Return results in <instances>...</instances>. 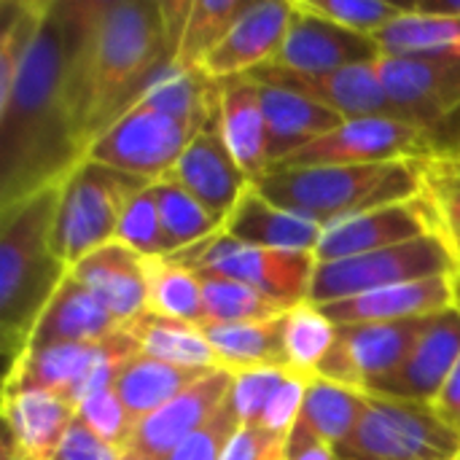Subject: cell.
<instances>
[{
	"label": "cell",
	"instance_id": "cell-50",
	"mask_svg": "<svg viewBox=\"0 0 460 460\" xmlns=\"http://www.w3.org/2000/svg\"><path fill=\"white\" fill-rule=\"evenodd\" d=\"M159 5H162V22H164V40H167V49L175 62L189 16L194 11V0H159Z\"/></svg>",
	"mask_w": 460,
	"mask_h": 460
},
{
	"label": "cell",
	"instance_id": "cell-6",
	"mask_svg": "<svg viewBox=\"0 0 460 460\" xmlns=\"http://www.w3.org/2000/svg\"><path fill=\"white\" fill-rule=\"evenodd\" d=\"M458 272L460 261L456 251L439 232H434L375 253L337 259V261H318L310 288V302L323 307L369 291L429 280V278H450Z\"/></svg>",
	"mask_w": 460,
	"mask_h": 460
},
{
	"label": "cell",
	"instance_id": "cell-11",
	"mask_svg": "<svg viewBox=\"0 0 460 460\" xmlns=\"http://www.w3.org/2000/svg\"><path fill=\"white\" fill-rule=\"evenodd\" d=\"M377 73L402 121L426 132L460 111V59L380 57Z\"/></svg>",
	"mask_w": 460,
	"mask_h": 460
},
{
	"label": "cell",
	"instance_id": "cell-45",
	"mask_svg": "<svg viewBox=\"0 0 460 460\" xmlns=\"http://www.w3.org/2000/svg\"><path fill=\"white\" fill-rule=\"evenodd\" d=\"M307 383L310 377H302V375H288L286 383L278 388V394L272 396V402L267 404L259 426H264L267 431L288 439V434L294 431L296 420H299V412H302V404H305V394H307Z\"/></svg>",
	"mask_w": 460,
	"mask_h": 460
},
{
	"label": "cell",
	"instance_id": "cell-41",
	"mask_svg": "<svg viewBox=\"0 0 460 460\" xmlns=\"http://www.w3.org/2000/svg\"><path fill=\"white\" fill-rule=\"evenodd\" d=\"M116 243L137 251L146 259H164L167 256V240H164V229H162L159 205L154 197V183L148 189H143L129 202V208L119 224Z\"/></svg>",
	"mask_w": 460,
	"mask_h": 460
},
{
	"label": "cell",
	"instance_id": "cell-52",
	"mask_svg": "<svg viewBox=\"0 0 460 460\" xmlns=\"http://www.w3.org/2000/svg\"><path fill=\"white\" fill-rule=\"evenodd\" d=\"M412 8L420 11V13L460 16V0H423V3H412Z\"/></svg>",
	"mask_w": 460,
	"mask_h": 460
},
{
	"label": "cell",
	"instance_id": "cell-4",
	"mask_svg": "<svg viewBox=\"0 0 460 460\" xmlns=\"http://www.w3.org/2000/svg\"><path fill=\"white\" fill-rule=\"evenodd\" d=\"M429 164L420 159L356 167H272L253 186L278 208L318 226H332L377 208L426 194Z\"/></svg>",
	"mask_w": 460,
	"mask_h": 460
},
{
	"label": "cell",
	"instance_id": "cell-46",
	"mask_svg": "<svg viewBox=\"0 0 460 460\" xmlns=\"http://www.w3.org/2000/svg\"><path fill=\"white\" fill-rule=\"evenodd\" d=\"M426 199L434 210L439 234L450 243V248L456 251L460 261V186L429 175Z\"/></svg>",
	"mask_w": 460,
	"mask_h": 460
},
{
	"label": "cell",
	"instance_id": "cell-9",
	"mask_svg": "<svg viewBox=\"0 0 460 460\" xmlns=\"http://www.w3.org/2000/svg\"><path fill=\"white\" fill-rule=\"evenodd\" d=\"M197 132L148 105H135L86 151V159L156 183L167 178Z\"/></svg>",
	"mask_w": 460,
	"mask_h": 460
},
{
	"label": "cell",
	"instance_id": "cell-5",
	"mask_svg": "<svg viewBox=\"0 0 460 460\" xmlns=\"http://www.w3.org/2000/svg\"><path fill=\"white\" fill-rule=\"evenodd\" d=\"M151 183L94 159H81L62 181L51 245L73 270L81 259L116 240L129 202Z\"/></svg>",
	"mask_w": 460,
	"mask_h": 460
},
{
	"label": "cell",
	"instance_id": "cell-18",
	"mask_svg": "<svg viewBox=\"0 0 460 460\" xmlns=\"http://www.w3.org/2000/svg\"><path fill=\"white\" fill-rule=\"evenodd\" d=\"M164 181L181 186L186 194H191L199 205H205L213 216L224 221L240 202V197L251 189V178L229 154L218 121L191 137V143L186 146V151Z\"/></svg>",
	"mask_w": 460,
	"mask_h": 460
},
{
	"label": "cell",
	"instance_id": "cell-23",
	"mask_svg": "<svg viewBox=\"0 0 460 460\" xmlns=\"http://www.w3.org/2000/svg\"><path fill=\"white\" fill-rule=\"evenodd\" d=\"M119 329V321L94 299V294L73 275H67V280L43 310L27 350L51 345H97Z\"/></svg>",
	"mask_w": 460,
	"mask_h": 460
},
{
	"label": "cell",
	"instance_id": "cell-33",
	"mask_svg": "<svg viewBox=\"0 0 460 460\" xmlns=\"http://www.w3.org/2000/svg\"><path fill=\"white\" fill-rule=\"evenodd\" d=\"M364 410H367L364 391L345 388V385H337L323 377H313L307 383L299 423L307 426L326 445L337 447L340 442H345L353 434Z\"/></svg>",
	"mask_w": 460,
	"mask_h": 460
},
{
	"label": "cell",
	"instance_id": "cell-42",
	"mask_svg": "<svg viewBox=\"0 0 460 460\" xmlns=\"http://www.w3.org/2000/svg\"><path fill=\"white\" fill-rule=\"evenodd\" d=\"M75 415L108 445L119 447L127 453V445L135 434V418L129 415V410L124 407L121 396L116 394V388L111 391H100L89 399H84L75 407Z\"/></svg>",
	"mask_w": 460,
	"mask_h": 460
},
{
	"label": "cell",
	"instance_id": "cell-38",
	"mask_svg": "<svg viewBox=\"0 0 460 460\" xmlns=\"http://www.w3.org/2000/svg\"><path fill=\"white\" fill-rule=\"evenodd\" d=\"M253 0H194L175 65L183 70H199L210 51L229 35L237 19L251 8Z\"/></svg>",
	"mask_w": 460,
	"mask_h": 460
},
{
	"label": "cell",
	"instance_id": "cell-58",
	"mask_svg": "<svg viewBox=\"0 0 460 460\" xmlns=\"http://www.w3.org/2000/svg\"><path fill=\"white\" fill-rule=\"evenodd\" d=\"M458 460H460V456H458Z\"/></svg>",
	"mask_w": 460,
	"mask_h": 460
},
{
	"label": "cell",
	"instance_id": "cell-21",
	"mask_svg": "<svg viewBox=\"0 0 460 460\" xmlns=\"http://www.w3.org/2000/svg\"><path fill=\"white\" fill-rule=\"evenodd\" d=\"M221 232L229 240L248 245V248L315 253L323 226L278 208L251 183V189L240 197V202L226 216Z\"/></svg>",
	"mask_w": 460,
	"mask_h": 460
},
{
	"label": "cell",
	"instance_id": "cell-13",
	"mask_svg": "<svg viewBox=\"0 0 460 460\" xmlns=\"http://www.w3.org/2000/svg\"><path fill=\"white\" fill-rule=\"evenodd\" d=\"M234 375L226 369H213L197 383H191L172 402L151 412L135 426L127 445L129 456L143 460H164L183 439L199 431L229 399Z\"/></svg>",
	"mask_w": 460,
	"mask_h": 460
},
{
	"label": "cell",
	"instance_id": "cell-25",
	"mask_svg": "<svg viewBox=\"0 0 460 460\" xmlns=\"http://www.w3.org/2000/svg\"><path fill=\"white\" fill-rule=\"evenodd\" d=\"M259 86L267 129H270V159L272 167L280 164L294 151L315 143L318 137L334 132L345 119L323 105H315L294 92L275 89V86Z\"/></svg>",
	"mask_w": 460,
	"mask_h": 460
},
{
	"label": "cell",
	"instance_id": "cell-36",
	"mask_svg": "<svg viewBox=\"0 0 460 460\" xmlns=\"http://www.w3.org/2000/svg\"><path fill=\"white\" fill-rule=\"evenodd\" d=\"M337 340V326L313 302L291 307L283 318V348L286 361L294 375L315 377L321 361L329 356Z\"/></svg>",
	"mask_w": 460,
	"mask_h": 460
},
{
	"label": "cell",
	"instance_id": "cell-37",
	"mask_svg": "<svg viewBox=\"0 0 460 460\" xmlns=\"http://www.w3.org/2000/svg\"><path fill=\"white\" fill-rule=\"evenodd\" d=\"M202 299H205L202 326L261 323L288 313L286 305L229 278H202Z\"/></svg>",
	"mask_w": 460,
	"mask_h": 460
},
{
	"label": "cell",
	"instance_id": "cell-26",
	"mask_svg": "<svg viewBox=\"0 0 460 460\" xmlns=\"http://www.w3.org/2000/svg\"><path fill=\"white\" fill-rule=\"evenodd\" d=\"M434 318V315H431ZM431 318L399 321V323H358V326H337V340L345 345L350 361L356 364L364 391L367 385L388 377L402 361L412 353Z\"/></svg>",
	"mask_w": 460,
	"mask_h": 460
},
{
	"label": "cell",
	"instance_id": "cell-28",
	"mask_svg": "<svg viewBox=\"0 0 460 460\" xmlns=\"http://www.w3.org/2000/svg\"><path fill=\"white\" fill-rule=\"evenodd\" d=\"M97 345H51L40 350H27L13 369L5 372L3 391H49L65 396L75 404L78 388L84 385L94 358Z\"/></svg>",
	"mask_w": 460,
	"mask_h": 460
},
{
	"label": "cell",
	"instance_id": "cell-44",
	"mask_svg": "<svg viewBox=\"0 0 460 460\" xmlns=\"http://www.w3.org/2000/svg\"><path fill=\"white\" fill-rule=\"evenodd\" d=\"M291 372L288 369H251L234 375L232 391H229V404L240 415L243 423H259L267 404L278 394V388L286 383Z\"/></svg>",
	"mask_w": 460,
	"mask_h": 460
},
{
	"label": "cell",
	"instance_id": "cell-35",
	"mask_svg": "<svg viewBox=\"0 0 460 460\" xmlns=\"http://www.w3.org/2000/svg\"><path fill=\"white\" fill-rule=\"evenodd\" d=\"M148 310L172 321L202 326V278L167 259H148Z\"/></svg>",
	"mask_w": 460,
	"mask_h": 460
},
{
	"label": "cell",
	"instance_id": "cell-15",
	"mask_svg": "<svg viewBox=\"0 0 460 460\" xmlns=\"http://www.w3.org/2000/svg\"><path fill=\"white\" fill-rule=\"evenodd\" d=\"M291 3L294 13L286 40L270 65L296 73H334L356 65H372L383 57L375 38L358 35L323 16H315L305 11L296 0Z\"/></svg>",
	"mask_w": 460,
	"mask_h": 460
},
{
	"label": "cell",
	"instance_id": "cell-40",
	"mask_svg": "<svg viewBox=\"0 0 460 460\" xmlns=\"http://www.w3.org/2000/svg\"><path fill=\"white\" fill-rule=\"evenodd\" d=\"M305 11L323 16L345 30L375 38L388 24L402 19L410 3H385V0H296Z\"/></svg>",
	"mask_w": 460,
	"mask_h": 460
},
{
	"label": "cell",
	"instance_id": "cell-12",
	"mask_svg": "<svg viewBox=\"0 0 460 460\" xmlns=\"http://www.w3.org/2000/svg\"><path fill=\"white\" fill-rule=\"evenodd\" d=\"M245 78H251L253 84L294 92L315 105H323V108L340 113L345 121H350V119H396V121H402L394 102L388 100V94L383 89L377 62L356 65V67H345V70H334V73H296V70L264 65V67H256L253 73H248Z\"/></svg>",
	"mask_w": 460,
	"mask_h": 460
},
{
	"label": "cell",
	"instance_id": "cell-30",
	"mask_svg": "<svg viewBox=\"0 0 460 460\" xmlns=\"http://www.w3.org/2000/svg\"><path fill=\"white\" fill-rule=\"evenodd\" d=\"M283 318L286 315L261 323L202 326V332L218 358V367L232 375L251 369H288L283 348Z\"/></svg>",
	"mask_w": 460,
	"mask_h": 460
},
{
	"label": "cell",
	"instance_id": "cell-20",
	"mask_svg": "<svg viewBox=\"0 0 460 460\" xmlns=\"http://www.w3.org/2000/svg\"><path fill=\"white\" fill-rule=\"evenodd\" d=\"M70 275L94 294L119 326L148 310V259L116 240L81 259Z\"/></svg>",
	"mask_w": 460,
	"mask_h": 460
},
{
	"label": "cell",
	"instance_id": "cell-2",
	"mask_svg": "<svg viewBox=\"0 0 460 460\" xmlns=\"http://www.w3.org/2000/svg\"><path fill=\"white\" fill-rule=\"evenodd\" d=\"M164 65L175 62L159 0H89L70 62V111L84 151L140 102Z\"/></svg>",
	"mask_w": 460,
	"mask_h": 460
},
{
	"label": "cell",
	"instance_id": "cell-49",
	"mask_svg": "<svg viewBox=\"0 0 460 460\" xmlns=\"http://www.w3.org/2000/svg\"><path fill=\"white\" fill-rule=\"evenodd\" d=\"M286 460H334V447L296 420L294 431L286 439Z\"/></svg>",
	"mask_w": 460,
	"mask_h": 460
},
{
	"label": "cell",
	"instance_id": "cell-48",
	"mask_svg": "<svg viewBox=\"0 0 460 460\" xmlns=\"http://www.w3.org/2000/svg\"><path fill=\"white\" fill-rule=\"evenodd\" d=\"M283 445H286V439L267 431L264 426L243 423L221 460H267L272 453H278Z\"/></svg>",
	"mask_w": 460,
	"mask_h": 460
},
{
	"label": "cell",
	"instance_id": "cell-16",
	"mask_svg": "<svg viewBox=\"0 0 460 460\" xmlns=\"http://www.w3.org/2000/svg\"><path fill=\"white\" fill-rule=\"evenodd\" d=\"M460 358V307H450L431 318L429 329L412 348V353L388 377L367 385L364 394L431 404L447 383Z\"/></svg>",
	"mask_w": 460,
	"mask_h": 460
},
{
	"label": "cell",
	"instance_id": "cell-8",
	"mask_svg": "<svg viewBox=\"0 0 460 460\" xmlns=\"http://www.w3.org/2000/svg\"><path fill=\"white\" fill-rule=\"evenodd\" d=\"M164 259L197 272L199 278H229L245 283L264 296L286 305L288 310L310 302V288L318 267V259L310 251L248 248L229 240L224 232Z\"/></svg>",
	"mask_w": 460,
	"mask_h": 460
},
{
	"label": "cell",
	"instance_id": "cell-27",
	"mask_svg": "<svg viewBox=\"0 0 460 460\" xmlns=\"http://www.w3.org/2000/svg\"><path fill=\"white\" fill-rule=\"evenodd\" d=\"M218 100L221 81H213L202 70L164 65L151 78L137 105H148L164 116H172L191 132H202L218 121Z\"/></svg>",
	"mask_w": 460,
	"mask_h": 460
},
{
	"label": "cell",
	"instance_id": "cell-39",
	"mask_svg": "<svg viewBox=\"0 0 460 460\" xmlns=\"http://www.w3.org/2000/svg\"><path fill=\"white\" fill-rule=\"evenodd\" d=\"M49 0H3L0 16V100L11 92L16 73L46 19Z\"/></svg>",
	"mask_w": 460,
	"mask_h": 460
},
{
	"label": "cell",
	"instance_id": "cell-51",
	"mask_svg": "<svg viewBox=\"0 0 460 460\" xmlns=\"http://www.w3.org/2000/svg\"><path fill=\"white\" fill-rule=\"evenodd\" d=\"M431 410H434L450 429H456L460 434V358L456 361V367H453L447 383L442 385L439 396L431 402Z\"/></svg>",
	"mask_w": 460,
	"mask_h": 460
},
{
	"label": "cell",
	"instance_id": "cell-7",
	"mask_svg": "<svg viewBox=\"0 0 460 460\" xmlns=\"http://www.w3.org/2000/svg\"><path fill=\"white\" fill-rule=\"evenodd\" d=\"M460 434L431 404L367 394L353 434L334 447V460H458Z\"/></svg>",
	"mask_w": 460,
	"mask_h": 460
},
{
	"label": "cell",
	"instance_id": "cell-1",
	"mask_svg": "<svg viewBox=\"0 0 460 460\" xmlns=\"http://www.w3.org/2000/svg\"><path fill=\"white\" fill-rule=\"evenodd\" d=\"M89 0H49L46 19L0 100V210L62 183L86 156L70 111V62Z\"/></svg>",
	"mask_w": 460,
	"mask_h": 460
},
{
	"label": "cell",
	"instance_id": "cell-54",
	"mask_svg": "<svg viewBox=\"0 0 460 460\" xmlns=\"http://www.w3.org/2000/svg\"><path fill=\"white\" fill-rule=\"evenodd\" d=\"M267 460H286V445H283V447H280L278 453H272V456H270Z\"/></svg>",
	"mask_w": 460,
	"mask_h": 460
},
{
	"label": "cell",
	"instance_id": "cell-10",
	"mask_svg": "<svg viewBox=\"0 0 460 460\" xmlns=\"http://www.w3.org/2000/svg\"><path fill=\"white\" fill-rule=\"evenodd\" d=\"M402 159H431L426 129L396 119H350L275 167H356Z\"/></svg>",
	"mask_w": 460,
	"mask_h": 460
},
{
	"label": "cell",
	"instance_id": "cell-24",
	"mask_svg": "<svg viewBox=\"0 0 460 460\" xmlns=\"http://www.w3.org/2000/svg\"><path fill=\"white\" fill-rule=\"evenodd\" d=\"M75 420V404L49 391H3V426L32 460H49Z\"/></svg>",
	"mask_w": 460,
	"mask_h": 460
},
{
	"label": "cell",
	"instance_id": "cell-32",
	"mask_svg": "<svg viewBox=\"0 0 460 460\" xmlns=\"http://www.w3.org/2000/svg\"><path fill=\"white\" fill-rule=\"evenodd\" d=\"M375 43L385 57L460 59V16L420 13L410 3L402 19L375 35Z\"/></svg>",
	"mask_w": 460,
	"mask_h": 460
},
{
	"label": "cell",
	"instance_id": "cell-19",
	"mask_svg": "<svg viewBox=\"0 0 460 460\" xmlns=\"http://www.w3.org/2000/svg\"><path fill=\"white\" fill-rule=\"evenodd\" d=\"M456 278L458 275L402 283V286L369 291L353 299L332 302V305H323L321 310L334 326L399 323V321L431 318L456 307Z\"/></svg>",
	"mask_w": 460,
	"mask_h": 460
},
{
	"label": "cell",
	"instance_id": "cell-56",
	"mask_svg": "<svg viewBox=\"0 0 460 460\" xmlns=\"http://www.w3.org/2000/svg\"><path fill=\"white\" fill-rule=\"evenodd\" d=\"M442 164H453V167H460V162H442Z\"/></svg>",
	"mask_w": 460,
	"mask_h": 460
},
{
	"label": "cell",
	"instance_id": "cell-31",
	"mask_svg": "<svg viewBox=\"0 0 460 460\" xmlns=\"http://www.w3.org/2000/svg\"><path fill=\"white\" fill-rule=\"evenodd\" d=\"M208 372L181 369V367L148 358L143 353H135L124 364V369L116 380V394L121 396V402L129 410V415L135 418V423H140L143 418H148L151 412H156L159 407L172 402L178 394H183L191 383H197Z\"/></svg>",
	"mask_w": 460,
	"mask_h": 460
},
{
	"label": "cell",
	"instance_id": "cell-43",
	"mask_svg": "<svg viewBox=\"0 0 460 460\" xmlns=\"http://www.w3.org/2000/svg\"><path fill=\"white\" fill-rule=\"evenodd\" d=\"M240 426H243V420L226 399V404L199 431H194L189 439H183L164 460H221L229 442L240 431Z\"/></svg>",
	"mask_w": 460,
	"mask_h": 460
},
{
	"label": "cell",
	"instance_id": "cell-47",
	"mask_svg": "<svg viewBox=\"0 0 460 460\" xmlns=\"http://www.w3.org/2000/svg\"><path fill=\"white\" fill-rule=\"evenodd\" d=\"M124 450L102 442L78 415L49 460H124Z\"/></svg>",
	"mask_w": 460,
	"mask_h": 460
},
{
	"label": "cell",
	"instance_id": "cell-3",
	"mask_svg": "<svg viewBox=\"0 0 460 460\" xmlns=\"http://www.w3.org/2000/svg\"><path fill=\"white\" fill-rule=\"evenodd\" d=\"M59 191L62 183H54L0 210V342L5 372L27 353L43 310L70 275L51 245Z\"/></svg>",
	"mask_w": 460,
	"mask_h": 460
},
{
	"label": "cell",
	"instance_id": "cell-29",
	"mask_svg": "<svg viewBox=\"0 0 460 460\" xmlns=\"http://www.w3.org/2000/svg\"><path fill=\"white\" fill-rule=\"evenodd\" d=\"M121 329L135 340L137 353L148 358H156L181 369H199V372L221 369L202 326L172 321V318L146 310L137 318L127 321Z\"/></svg>",
	"mask_w": 460,
	"mask_h": 460
},
{
	"label": "cell",
	"instance_id": "cell-17",
	"mask_svg": "<svg viewBox=\"0 0 460 460\" xmlns=\"http://www.w3.org/2000/svg\"><path fill=\"white\" fill-rule=\"evenodd\" d=\"M291 13V0H253L199 70L213 81H229L270 65L286 40Z\"/></svg>",
	"mask_w": 460,
	"mask_h": 460
},
{
	"label": "cell",
	"instance_id": "cell-14",
	"mask_svg": "<svg viewBox=\"0 0 460 460\" xmlns=\"http://www.w3.org/2000/svg\"><path fill=\"white\" fill-rule=\"evenodd\" d=\"M434 232H439L437 218L423 194L412 202L377 208V210L350 216L345 221L326 226L315 248V259L337 261V259L364 256V253L394 248V245H402V243H410Z\"/></svg>",
	"mask_w": 460,
	"mask_h": 460
},
{
	"label": "cell",
	"instance_id": "cell-53",
	"mask_svg": "<svg viewBox=\"0 0 460 460\" xmlns=\"http://www.w3.org/2000/svg\"><path fill=\"white\" fill-rule=\"evenodd\" d=\"M0 460H32L16 442L8 431H3V442H0Z\"/></svg>",
	"mask_w": 460,
	"mask_h": 460
},
{
	"label": "cell",
	"instance_id": "cell-34",
	"mask_svg": "<svg viewBox=\"0 0 460 460\" xmlns=\"http://www.w3.org/2000/svg\"><path fill=\"white\" fill-rule=\"evenodd\" d=\"M154 197L162 216V229L167 240V256L191 248L202 240H210L224 229V218L213 216L205 205H199L191 194H186L172 181H156Z\"/></svg>",
	"mask_w": 460,
	"mask_h": 460
},
{
	"label": "cell",
	"instance_id": "cell-57",
	"mask_svg": "<svg viewBox=\"0 0 460 460\" xmlns=\"http://www.w3.org/2000/svg\"><path fill=\"white\" fill-rule=\"evenodd\" d=\"M456 283H458V286H460V272H458V278H456Z\"/></svg>",
	"mask_w": 460,
	"mask_h": 460
},
{
	"label": "cell",
	"instance_id": "cell-55",
	"mask_svg": "<svg viewBox=\"0 0 460 460\" xmlns=\"http://www.w3.org/2000/svg\"><path fill=\"white\" fill-rule=\"evenodd\" d=\"M124 460H143V458H137V456H129V453H127V456H124Z\"/></svg>",
	"mask_w": 460,
	"mask_h": 460
},
{
	"label": "cell",
	"instance_id": "cell-22",
	"mask_svg": "<svg viewBox=\"0 0 460 460\" xmlns=\"http://www.w3.org/2000/svg\"><path fill=\"white\" fill-rule=\"evenodd\" d=\"M218 129L237 159L243 172L253 181L272 170L270 159V129L259 97V86L240 75L221 81V100H218Z\"/></svg>",
	"mask_w": 460,
	"mask_h": 460
}]
</instances>
